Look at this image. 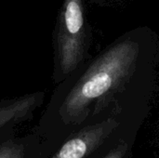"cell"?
I'll use <instances>...</instances> for the list:
<instances>
[{"instance_id":"obj_1","label":"cell","mask_w":159,"mask_h":158,"mask_svg":"<svg viewBox=\"0 0 159 158\" xmlns=\"http://www.w3.org/2000/svg\"><path fill=\"white\" fill-rule=\"evenodd\" d=\"M149 33L129 32L96 56L62 102L60 115L65 123L80 124L90 113H102L120 94L154 85L157 52Z\"/></svg>"},{"instance_id":"obj_2","label":"cell","mask_w":159,"mask_h":158,"mask_svg":"<svg viewBox=\"0 0 159 158\" xmlns=\"http://www.w3.org/2000/svg\"><path fill=\"white\" fill-rule=\"evenodd\" d=\"M88 40L89 31L83 0H64L57 33V56L63 76L73 73L83 61Z\"/></svg>"},{"instance_id":"obj_3","label":"cell","mask_w":159,"mask_h":158,"mask_svg":"<svg viewBox=\"0 0 159 158\" xmlns=\"http://www.w3.org/2000/svg\"><path fill=\"white\" fill-rule=\"evenodd\" d=\"M120 125L114 115L98 118L69 139L52 158H87L103 146Z\"/></svg>"},{"instance_id":"obj_4","label":"cell","mask_w":159,"mask_h":158,"mask_svg":"<svg viewBox=\"0 0 159 158\" xmlns=\"http://www.w3.org/2000/svg\"><path fill=\"white\" fill-rule=\"evenodd\" d=\"M38 99L36 94L27 95L0 105V129L27 114L35 106Z\"/></svg>"},{"instance_id":"obj_5","label":"cell","mask_w":159,"mask_h":158,"mask_svg":"<svg viewBox=\"0 0 159 158\" xmlns=\"http://www.w3.org/2000/svg\"><path fill=\"white\" fill-rule=\"evenodd\" d=\"M24 147L16 142H5L0 145V158H23Z\"/></svg>"},{"instance_id":"obj_6","label":"cell","mask_w":159,"mask_h":158,"mask_svg":"<svg viewBox=\"0 0 159 158\" xmlns=\"http://www.w3.org/2000/svg\"><path fill=\"white\" fill-rule=\"evenodd\" d=\"M129 150L130 144L129 143V142L119 141L102 158H127Z\"/></svg>"},{"instance_id":"obj_7","label":"cell","mask_w":159,"mask_h":158,"mask_svg":"<svg viewBox=\"0 0 159 158\" xmlns=\"http://www.w3.org/2000/svg\"><path fill=\"white\" fill-rule=\"evenodd\" d=\"M92 1H99L100 2V1H103V0H92Z\"/></svg>"}]
</instances>
